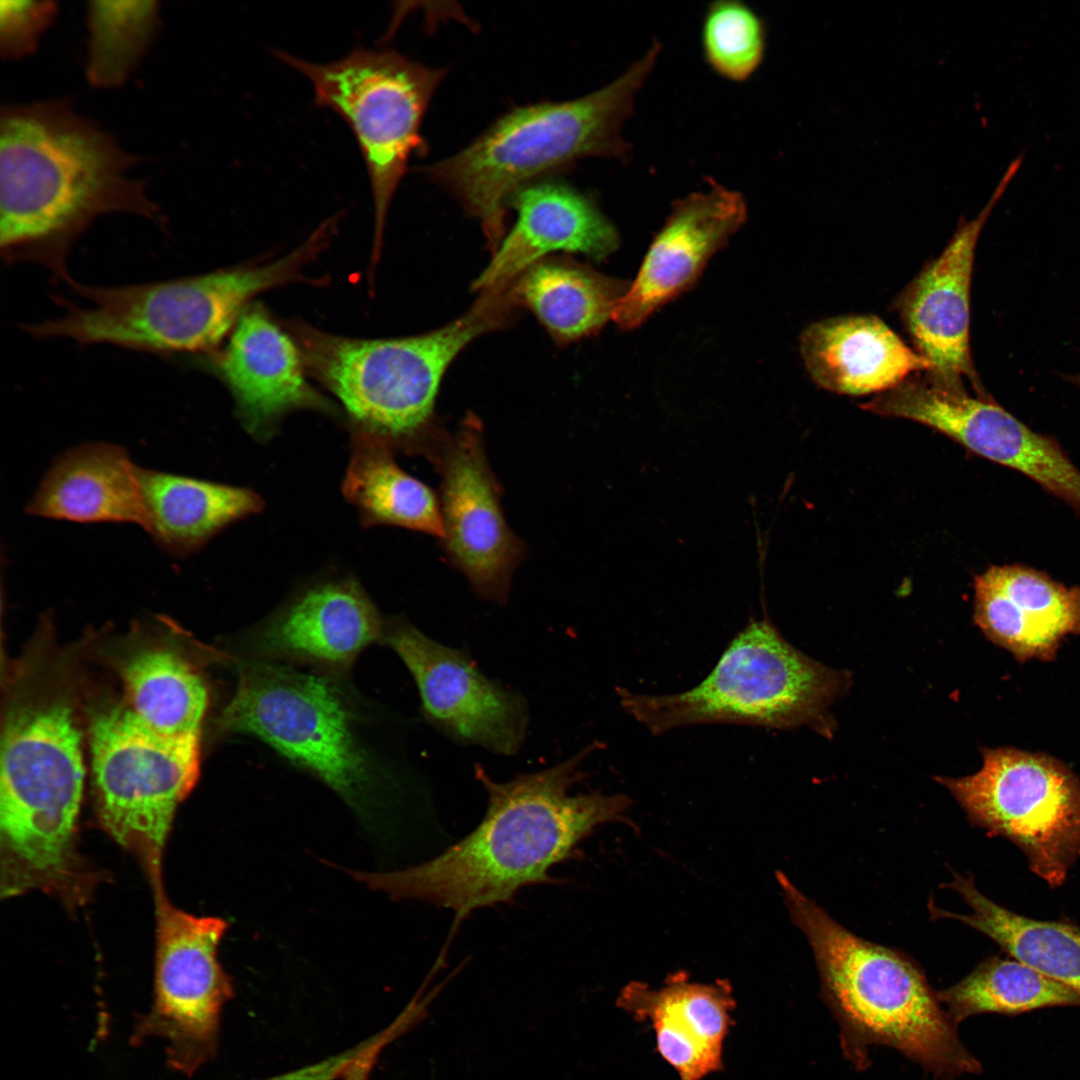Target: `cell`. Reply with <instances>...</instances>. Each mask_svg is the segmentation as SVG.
<instances>
[{
    "instance_id": "obj_1",
    "label": "cell",
    "mask_w": 1080,
    "mask_h": 1080,
    "mask_svg": "<svg viewBox=\"0 0 1080 1080\" xmlns=\"http://www.w3.org/2000/svg\"><path fill=\"white\" fill-rule=\"evenodd\" d=\"M591 748L507 782L494 781L476 766L487 807L469 834L415 866L354 877L393 899L451 910L452 931L477 909L510 903L526 886L553 883L550 870L575 856L598 826L621 820L631 804L623 794H570Z\"/></svg>"
},
{
    "instance_id": "obj_2",
    "label": "cell",
    "mask_w": 1080,
    "mask_h": 1080,
    "mask_svg": "<svg viewBox=\"0 0 1080 1080\" xmlns=\"http://www.w3.org/2000/svg\"><path fill=\"white\" fill-rule=\"evenodd\" d=\"M138 158L63 99L9 105L0 112V248L7 262L71 277L74 241L99 216L128 212L162 223Z\"/></svg>"
},
{
    "instance_id": "obj_3",
    "label": "cell",
    "mask_w": 1080,
    "mask_h": 1080,
    "mask_svg": "<svg viewBox=\"0 0 1080 1080\" xmlns=\"http://www.w3.org/2000/svg\"><path fill=\"white\" fill-rule=\"evenodd\" d=\"M661 50L654 40L621 75L585 96L506 113L463 150L423 171L480 221L494 253L505 236L509 200L536 177L584 158H629L622 128Z\"/></svg>"
},
{
    "instance_id": "obj_4",
    "label": "cell",
    "mask_w": 1080,
    "mask_h": 1080,
    "mask_svg": "<svg viewBox=\"0 0 1080 1080\" xmlns=\"http://www.w3.org/2000/svg\"><path fill=\"white\" fill-rule=\"evenodd\" d=\"M512 299L506 288L482 291L456 320L403 338H348L303 323L290 330L306 370L340 401L352 429L427 455L442 432L434 405L445 371L472 340L512 319Z\"/></svg>"
},
{
    "instance_id": "obj_5",
    "label": "cell",
    "mask_w": 1080,
    "mask_h": 1080,
    "mask_svg": "<svg viewBox=\"0 0 1080 1080\" xmlns=\"http://www.w3.org/2000/svg\"><path fill=\"white\" fill-rule=\"evenodd\" d=\"M793 922L813 950L822 992L849 1052L882 1044L953 1080L981 1072L919 967L904 954L851 933L776 872Z\"/></svg>"
},
{
    "instance_id": "obj_6",
    "label": "cell",
    "mask_w": 1080,
    "mask_h": 1080,
    "mask_svg": "<svg viewBox=\"0 0 1080 1080\" xmlns=\"http://www.w3.org/2000/svg\"><path fill=\"white\" fill-rule=\"evenodd\" d=\"M323 251L311 236L288 255L196 276L118 287L67 283L90 304L64 298L56 319L25 326L39 338H71L80 344H112L173 354L214 352L258 294L291 282H314L303 270Z\"/></svg>"
},
{
    "instance_id": "obj_7",
    "label": "cell",
    "mask_w": 1080,
    "mask_h": 1080,
    "mask_svg": "<svg viewBox=\"0 0 1080 1080\" xmlns=\"http://www.w3.org/2000/svg\"><path fill=\"white\" fill-rule=\"evenodd\" d=\"M84 785L71 707L42 699L9 711L2 733L0 829L7 892L64 882Z\"/></svg>"
},
{
    "instance_id": "obj_8",
    "label": "cell",
    "mask_w": 1080,
    "mask_h": 1080,
    "mask_svg": "<svg viewBox=\"0 0 1080 1080\" xmlns=\"http://www.w3.org/2000/svg\"><path fill=\"white\" fill-rule=\"evenodd\" d=\"M846 678L789 644L767 619H750L713 670L670 695L619 690L626 713L653 734L707 723L792 728L817 720Z\"/></svg>"
},
{
    "instance_id": "obj_9",
    "label": "cell",
    "mask_w": 1080,
    "mask_h": 1080,
    "mask_svg": "<svg viewBox=\"0 0 1080 1080\" xmlns=\"http://www.w3.org/2000/svg\"><path fill=\"white\" fill-rule=\"evenodd\" d=\"M274 54L310 80L315 105L341 116L358 142L373 195L376 263L387 213L409 158L424 150L422 120L445 71L391 49L358 47L329 63L310 62L281 50Z\"/></svg>"
},
{
    "instance_id": "obj_10",
    "label": "cell",
    "mask_w": 1080,
    "mask_h": 1080,
    "mask_svg": "<svg viewBox=\"0 0 1080 1080\" xmlns=\"http://www.w3.org/2000/svg\"><path fill=\"white\" fill-rule=\"evenodd\" d=\"M351 712L327 679L255 663L242 670L219 725L259 738L355 804L365 801L383 774L360 742Z\"/></svg>"
},
{
    "instance_id": "obj_11",
    "label": "cell",
    "mask_w": 1080,
    "mask_h": 1080,
    "mask_svg": "<svg viewBox=\"0 0 1080 1080\" xmlns=\"http://www.w3.org/2000/svg\"><path fill=\"white\" fill-rule=\"evenodd\" d=\"M199 738L162 735L128 706L106 708L92 719L98 818L115 841L144 858L152 874L160 872L176 809L199 777Z\"/></svg>"
},
{
    "instance_id": "obj_12",
    "label": "cell",
    "mask_w": 1080,
    "mask_h": 1080,
    "mask_svg": "<svg viewBox=\"0 0 1080 1080\" xmlns=\"http://www.w3.org/2000/svg\"><path fill=\"white\" fill-rule=\"evenodd\" d=\"M970 823L1012 842L1051 888L1080 858V778L1049 756L1014 748L983 752L979 771L936 777Z\"/></svg>"
},
{
    "instance_id": "obj_13",
    "label": "cell",
    "mask_w": 1080,
    "mask_h": 1080,
    "mask_svg": "<svg viewBox=\"0 0 1080 1080\" xmlns=\"http://www.w3.org/2000/svg\"><path fill=\"white\" fill-rule=\"evenodd\" d=\"M157 899V949L154 998L150 1010L136 1016L129 1043L165 1041L166 1062L193 1076L217 1055L221 1013L233 997L231 978L217 958L228 924L218 917H197L174 907L154 876Z\"/></svg>"
},
{
    "instance_id": "obj_14",
    "label": "cell",
    "mask_w": 1080,
    "mask_h": 1080,
    "mask_svg": "<svg viewBox=\"0 0 1080 1080\" xmlns=\"http://www.w3.org/2000/svg\"><path fill=\"white\" fill-rule=\"evenodd\" d=\"M428 456L441 478L448 559L481 598L503 605L525 548L504 518L479 420L470 415L455 433L442 432Z\"/></svg>"
},
{
    "instance_id": "obj_15",
    "label": "cell",
    "mask_w": 1080,
    "mask_h": 1080,
    "mask_svg": "<svg viewBox=\"0 0 1080 1080\" xmlns=\"http://www.w3.org/2000/svg\"><path fill=\"white\" fill-rule=\"evenodd\" d=\"M387 643L412 674L425 718L453 740L513 755L524 742L527 704L518 693L487 678L463 651L396 622Z\"/></svg>"
},
{
    "instance_id": "obj_16",
    "label": "cell",
    "mask_w": 1080,
    "mask_h": 1080,
    "mask_svg": "<svg viewBox=\"0 0 1080 1080\" xmlns=\"http://www.w3.org/2000/svg\"><path fill=\"white\" fill-rule=\"evenodd\" d=\"M1019 167L1008 168L992 197L977 217L961 222L943 251L926 263L898 295L895 307L915 351L932 366L931 372L968 379L985 393L970 351V287L976 244L991 211Z\"/></svg>"
},
{
    "instance_id": "obj_17",
    "label": "cell",
    "mask_w": 1080,
    "mask_h": 1080,
    "mask_svg": "<svg viewBox=\"0 0 1080 1080\" xmlns=\"http://www.w3.org/2000/svg\"><path fill=\"white\" fill-rule=\"evenodd\" d=\"M203 359L231 392L237 414L254 437L269 438L296 409L333 412L307 381L301 351L262 305L246 307L225 346Z\"/></svg>"
},
{
    "instance_id": "obj_18",
    "label": "cell",
    "mask_w": 1080,
    "mask_h": 1080,
    "mask_svg": "<svg viewBox=\"0 0 1080 1080\" xmlns=\"http://www.w3.org/2000/svg\"><path fill=\"white\" fill-rule=\"evenodd\" d=\"M870 413L917 422L956 441L970 452L1021 474L1042 458L1044 438L996 403L973 394L962 379L931 371L916 373L896 387L859 404Z\"/></svg>"
},
{
    "instance_id": "obj_19",
    "label": "cell",
    "mask_w": 1080,
    "mask_h": 1080,
    "mask_svg": "<svg viewBox=\"0 0 1080 1080\" xmlns=\"http://www.w3.org/2000/svg\"><path fill=\"white\" fill-rule=\"evenodd\" d=\"M746 218L743 195L713 179L706 190L674 202L613 321L624 330L634 329L687 290Z\"/></svg>"
},
{
    "instance_id": "obj_20",
    "label": "cell",
    "mask_w": 1080,
    "mask_h": 1080,
    "mask_svg": "<svg viewBox=\"0 0 1080 1080\" xmlns=\"http://www.w3.org/2000/svg\"><path fill=\"white\" fill-rule=\"evenodd\" d=\"M509 204L517 220L475 279L474 290L508 287L550 252L582 253L601 261L619 246L615 226L590 198L569 185L530 183Z\"/></svg>"
},
{
    "instance_id": "obj_21",
    "label": "cell",
    "mask_w": 1080,
    "mask_h": 1080,
    "mask_svg": "<svg viewBox=\"0 0 1080 1080\" xmlns=\"http://www.w3.org/2000/svg\"><path fill=\"white\" fill-rule=\"evenodd\" d=\"M617 1005L651 1026L658 1054L679 1080H703L723 1069L724 1043L736 1006L728 981L693 982L678 971L659 988L628 983Z\"/></svg>"
},
{
    "instance_id": "obj_22",
    "label": "cell",
    "mask_w": 1080,
    "mask_h": 1080,
    "mask_svg": "<svg viewBox=\"0 0 1080 1080\" xmlns=\"http://www.w3.org/2000/svg\"><path fill=\"white\" fill-rule=\"evenodd\" d=\"M974 619L1018 659L1049 660L1064 637L1080 634V587L1026 565H993L974 578Z\"/></svg>"
},
{
    "instance_id": "obj_23",
    "label": "cell",
    "mask_w": 1080,
    "mask_h": 1080,
    "mask_svg": "<svg viewBox=\"0 0 1080 1080\" xmlns=\"http://www.w3.org/2000/svg\"><path fill=\"white\" fill-rule=\"evenodd\" d=\"M800 352L819 387L845 395H878L932 369L881 318L870 314L810 324L800 337Z\"/></svg>"
},
{
    "instance_id": "obj_24",
    "label": "cell",
    "mask_w": 1080,
    "mask_h": 1080,
    "mask_svg": "<svg viewBox=\"0 0 1080 1080\" xmlns=\"http://www.w3.org/2000/svg\"><path fill=\"white\" fill-rule=\"evenodd\" d=\"M381 633L378 612L361 587L335 580L300 594L260 630L256 647L267 656L344 669Z\"/></svg>"
},
{
    "instance_id": "obj_25",
    "label": "cell",
    "mask_w": 1080,
    "mask_h": 1080,
    "mask_svg": "<svg viewBox=\"0 0 1080 1080\" xmlns=\"http://www.w3.org/2000/svg\"><path fill=\"white\" fill-rule=\"evenodd\" d=\"M26 513L77 523H127L147 529L140 467L112 443L73 447L51 464Z\"/></svg>"
},
{
    "instance_id": "obj_26",
    "label": "cell",
    "mask_w": 1080,
    "mask_h": 1080,
    "mask_svg": "<svg viewBox=\"0 0 1080 1080\" xmlns=\"http://www.w3.org/2000/svg\"><path fill=\"white\" fill-rule=\"evenodd\" d=\"M140 482L146 531L175 557L196 552L219 531L263 507L262 499L248 488L186 475L140 468Z\"/></svg>"
},
{
    "instance_id": "obj_27",
    "label": "cell",
    "mask_w": 1080,
    "mask_h": 1080,
    "mask_svg": "<svg viewBox=\"0 0 1080 1080\" xmlns=\"http://www.w3.org/2000/svg\"><path fill=\"white\" fill-rule=\"evenodd\" d=\"M631 283L603 275L568 259L541 260L522 273L510 291L559 344L599 331L627 293Z\"/></svg>"
},
{
    "instance_id": "obj_28",
    "label": "cell",
    "mask_w": 1080,
    "mask_h": 1080,
    "mask_svg": "<svg viewBox=\"0 0 1080 1080\" xmlns=\"http://www.w3.org/2000/svg\"><path fill=\"white\" fill-rule=\"evenodd\" d=\"M971 913L956 914L929 905L934 918H949L991 938L1007 955L1037 969L1080 994V926L1072 921L1039 920L1017 914L982 894L972 877L953 874L945 884Z\"/></svg>"
},
{
    "instance_id": "obj_29",
    "label": "cell",
    "mask_w": 1080,
    "mask_h": 1080,
    "mask_svg": "<svg viewBox=\"0 0 1080 1080\" xmlns=\"http://www.w3.org/2000/svg\"><path fill=\"white\" fill-rule=\"evenodd\" d=\"M342 491L365 526L395 525L444 536L440 501L426 484L401 469L392 447L352 429V455Z\"/></svg>"
},
{
    "instance_id": "obj_30",
    "label": "cell",
    "mask_w": 1080,
    "mask_h": 1080,
    "mask_svg": "<svg viewBox=\"0 0 1080 1080\" xmlns=\"http://www.w3.org/2000/svg\"><path fill=\"white\" fill-rule=\"evenodd\" d=\"M128 707L154 731L172 737L200 734L208 705L204 680L178 653L148 648L120 667Z\"/></svg>"
},
{
    "instance_id": "obj_31",
    "label": "cell",
    "mask_w": 1080,
    "mask_h": 1080,
    "mask_svg": "<svg viewBox=\"0 0 1080 1080\" xmlns=\"http://www.w3.org/2000/svg\"><path fill=\"white\" fill-rule=\"evenodd\" d=\"M937 996L955 1025L981 1013L1017 1015L1044 1008L1080 1006V994L1076 991L1011 956L986 958Z\"/></svg>"
},
{
    "instance_id": "obj_32",
    "label": "cell",
    "mask_w": 1080,
    "mask_h": 1080,
    "mask_svg": "<svg viewBox=\"0 0 1080 1080\" xmlns=\"http://www.w3.org/2000/svg\"><path fill=\"white\" fill-rule=\"evenodd\" d=\"M156 1H92L88 8V80L98 87L124 82L159 27Z\"/></svg>"
},
{
    "instance_id": "obj_33",
    "label": "cell",
    "mask_w": 1080,
    "mask_h": 1080,
    "mask_svg": "<svg viewBox=\"0 0 1080 1080\" xmlns=\"http://www.w3.org/2000/svg\"><path fill=\"white\" fill-rule=\"evenodd\" d=\"M766 40L765 22L743 2L717 0L708 6L701 30L703 55L723 79H750L764 59Z\"/></svg>"
},
{
    "instance_id": "obj_34",
    "label": "cell",
    "mask_w": 1080,
    "mask_h": 1080,
    "mask_svg": "<svg viewBox=\"0 0 1080 1080\" xmlns=\"http://www.w3.org/2000/svg\"><path fill=\"white\" fill-rule=\"evenodd\" d=\"M56 12V3L52 1H1V55L18 58L30 54Z\"/></svg>"
},
{
    "instance_id": "obj_35",
    "label": "cell",
    "mask_w": 1080,
    "mask_h": 1080,
    "mask_svg": "<svg viewBox=\"0 0 1080 1080\" xmlns=\"http://www.w3.org/2000/svg\"><path fill=\"white\" fill-rule=\"evenodd\" d=\"M394 1037L393 1030L387 1028L337 1055L263 1080H338L352 1075L365 1080L377 1054Z\"/></svg>"
},
{
    "instance_id": "obj_36",
    "label": "cell",
    "mask_w": 1080,
    "mask_h": 1080,
    "mask_svg": "<svg viewBox=\"0 0 1080 1080\" xmlns=\"http://www.w3.org/2000/svg\"><path fill=\"white\" fill-rule=\"evenodd\" d=\"M1076 380H1077V383L1080 384V376H1077Z\"/></svg>"
},
{
    "instance_id": "obj_37",
    "label": "cell",
    "mask_w": 1080,
    "mask_h": 1080,
    "mask_svg": "<svg viewBox=\"0 0 1080 1080\" xmlns=\"http://www.w3.org/2000/svg\"><path fill=\"white\" fill-rule=\"evenodd\" d=\"M941 1080H949V1079H941Z\"/></svg>"
}]
</instances>
